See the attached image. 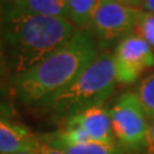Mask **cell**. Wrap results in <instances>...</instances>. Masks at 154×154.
<instances>
[{"instance_id":"cell-1","label":"cell","mask_w":154,"mask_h":154,"mask_svg":"<svg viewBox=\"0 0 154 154\" xmlns=\"http://www.w3.org/2000/svg\"><path fill=\"white\" fill-rule=\"evenodd\" d=\"M0 28L8 72L28 71L64 46L79 31L69 19L18 11L0 3Z\"/></svg>"},{"instance_id":"cell-2","label":"cell","mask_w":154,"mask_h":154,"mask_svg":"<svg viewBox=\"0 0 154 154\" xmlns=\"http://www.w3.org/2000/svg\"><path fill=\"white\" fill-rule=\"evenodd\" d=\"M99 53L94 38L79 30L60 49L28 71L12 76L14 95L23 105L40 110L53 96L73 82Z\"/></svg>"},{"instance_id":"cell-3","label":"cell","mask_w":154,"mask_h":154,"mask_svg":"<svg viewBox=\"0 0 154 154\" xmlns=\"http://www.w3.org/2000/svg\"><path fill=\"white\" fill-rule=\"evenodd\" d=\"M117 84L113 54L100 51L80 76L48 102L40 110L62 122L76 113L100 107L113 94Z\"/></svg>"},{"instance_id":"cell-4","label":"cell","mask_w":154,"mask_h":154,"mask_svg":"<svg viewBox=\"0 0 154 154\" xmlns=\"http://www.w3.org/2000/svg\"><path fill=\"white\" fill-rule=\"evenodd\" d=\"M110 119L116 140L125 150L148 148L149 118L136 93L126 91L118 96L110 108Z\"/></svg>"},{"instance_id":"cell-5","label":"cell","mask_w":154,"mask_h":154,"mask_svg":"<svg viewBox=\"0 0 154 154\" xmlns=\"http://www.w3.org/2000/svg\"><path fill=\"white\" fill-rule=\"evenodd\" d=\"M141 12L113 0H100L86 32L94 38L99 51H109V48L135 31Z\"/></svg>"},{"instance_id":"cell-6","label":"cell","mask_w":154,"mask_h":154,"mask_svg":"<svg viewBox=\"0 0 154 154\" xmlns=\"http://www.w3.org/2000/svg\"><path fill=\"white\" fill-rule=\"evenodd\" d=\"M60 130L53 134L67 141L116 143L110 109L104 105L76 113L60 122Z\"/></svg>"},{"instance_id":"cell-7","label":"cell","mask_w":154,"mask_h":154,"mask_svg":"<svg viewBox=\"0 0 154 154\" xmlns=\"http://www.w3.org/2000/svg\"><path fill=\"white\" fill-rule=\"evenodd\" d=\"M117 82L134 84L144 72L154 67V51L135 32L123 37L113 53Z\"/></svg>"},{"instance_id":"cell-8","label":"cell","mask_w":154,"mask_h":154,"mask_svg":"<svg viewBox=\"0 0 154 154\" xmlns=\"http://www.w3.org/2000/svg\"><path fill=\"white\" fill-rule=\"evenodd\" d=\"M38 135L25 125L0 117V154H12L25 149H35Z\"/></svg>"},{"instance_id":"cell-9","label":"cell","mask_w":154,"mask_h":154,"mask_svg":"<svg viewBox=\"0 0 154 154\" xmlns=\"http://www.w3.org/2000/svg\"><path fill=\"white\" fill-rule=\"evenodd\" d=\"M41 141L55 146L66 154H123L127 150L116 143H95V141H67L57 137L54 134L38 135Z\"/></svg>"},{"instance_id":"cell-10","label":"cell","mask_w":154,"mask_h":154,"mask_svg":"<svg viewBox=\"0 0 154 154\" xmlns=\"http://www.w3.org/2000/svg\"><path fill=\"white\" fill-rule=\"evenodd\" d=\"M0 3L36 16L68 19L67 0H0Z\"/></svg>"},{"instance_id":"cell-11","label":"cell","mask_w":154,"mask_h":154,"mask_svg":"<svg viewBox=\"0 0 154 154\" xmlns=\"http://www.w3.org/2000/svg\"><path fill=\"white\" fill-rule=\"evenodd\" d=\"M100 0H67L68 19L77 30L86 31Z\"/></svg>"},{"instance_id":"cell-12","label":"cell","mask_w":154,"mask_h":154,"mask_svg":"<svg viewBox=\"0 0 154 154\" xmlns=\"http://www.w3.org/2000/svg\"><path fill=\"white\" fill-rule=\"evenodd\" d=\"M136 94L149 121L154 119V72L141 80V82L137 86Z\"/></svg>"},{"instance_id":"cell-13","label":"cell","mask_w":154,"mask_h":154,"mask_svg":"<svg viewBox=\"0 0 154 154\" xmlns=\"http://www.w3.org/2000/svg\"><path fill=\"white\" fill-rule=\"evenodd\" d=\"M134 32L140 36L154 51V13L143 11Z\"/></svg>"},{"instance_id":"cell-14","label":"cell","mask_w":154,"mask_h":154,"mask_svg":"<svg viewBox=\"0 0 154 154\" xmlns=\"http://www.w3.org/2000/svg\"><path fill=\"white\" fill-rule=\"evenodd\" d=\"M35 150L37 152V154H66L63 150H60V149H58L55 146H51L49 144L41 141L40 139H38V143L35 148Z\"/></svg>"},{"instance_id":"cell-15","label":"cell","mask_w":154,"mask_h":154,"mask_svg":"<svg viewBox=\"0 0 154 154\" xmlns=\"http://www.w3.org/2000/svg\"><path fill=\"white\" fill-rule=\"evenodd\" d=\"M8 72L5 54H4V46H3V38H2V28H0V79Z\"/></svg>"},{"instance_id":"cell-16","label":"cell","mask_w":154,"mask_h":154,"mask_svg":"<svg viewBox=\"0 0 154 154\" xmlns=\"http://www.w3.org/2000/svg\"><path fill=\"white\" fill-rule=\"evenodd\" d=\"M113 2L122 4V5H126L130 8H135V9H140V7L144 5V2L145 0H113Z\"/></svg>"},{"instance_id":"cell-17","label":"cell","mask_w":154,"mask_h":154,"mask_svg":"<svg viewBox=\"0 0 154 154\" xmlns=\"http://www.w3.org/2000/svg\"><path fill=\"white\" fill-rule=\"evenodd\" d=\"M148 148L150 154H154V119L149 121V136H148Z\"/></svg>"},{"instance_id":"cell-18","label":"cell","mask_w":154,"mask_h":154,"mask_svg":"<svg viewBox=\"0 0 154 154\" xmlns=\"http://www.w3.org/2000/svg\"><path fill=\"white\" fill-rule=\"evenodd\" d=\"M144 12H149V13H154V0H145L143 5Z\"/></svg>"},{"instance_id":"cell-19","label":"cell","mask_w":154,"mask_h":154,"mask_svg":"<svg viewBox=\"0 0 154 154\" xmlns=\"http://www.w3.org/2000/svg\"><path fill=\"white\" fill-rule=\"evenodd\" d=\"M12 154H37V152L35 149H25V150H19V152L12 153Z\"/></svg>"},{"instance_id":"cell-20","label":"cell","mask_w":154,"mask_h":154,"mask_svg":"<svg viewBox=\"0 0 154 154\" xmlns=\"http://www.w3.org/2000/svg\"><path fill=\"white\" fill-rule=\"evenodd\" d=\"M123 154H145V153H140V152H126Z\"/></svg>"}]
</instances>
